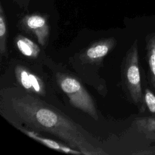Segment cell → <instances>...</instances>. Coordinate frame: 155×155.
<instances>
[{
  "instance_id": "cell-1",
  "label": "cell",
  "mask_w": 155,
  "mask_h": 155,
  "mask_svg": "<svg viewBox=\"0 0 155 155\" xmlns=\"http://www.w3.org/2000/svg\"><path fill=\"white\" fill-rule=\"evenodd\" d=\"M11 104L17 116L30 129L51 134L82 154H106L88 140L81 127L40 99L26 94L12 98Z\"/></svg>"
},
{
  "instance_id": "cell-2",
  "label": "cell",
  "mask_w": 155,
  "mask_h": 155,
  "mask_svg": "<svg viewBox=\"0 0 155 155\" xmlns=\"http://www.w3.org/2000/svg\"><path fill=\"white\" fill-rule=\"evenodd\" d=\"M57 81L73 106L86 113L95 120H98V114L94 101L78 80L69 75L58 74Z\"/></svg>"
},
{
  "instance_id": "cell-3",
  "label": "cell",
  "mask_w": 155,
  "mask_h": 155,
  "mask_svg": "<svg viewBox=\"0 0 155 155\" xmlns=\"http://www.w3.org/2000/svg\"><path fill=\"white\" fill-rule=\"evenodd\" d=\"M19 26L24 31L33 34L42 46L46 44L50 31L49 16L47 13L36 12L26 14L19 21Z\"/></svg>"
},
{
  "instance_id": "cell-4",
  "label": "cell",
  "mask_w": 155,
  "mask_h": 155,
  "mask_svg": "<svg viewBox=\"0 0 155 155\" xmlns=\"http://www.w3.org/2000/svg\"><path fill=\"white\" fill-rule=\"evenodd\" d=\"M125 82L130 93L134 101L137 102L141 97L140 76L138 66L137 48L133 46L127 58L124 68Z\"/></svg>"
},
{
  "instance_id": "cell-5",
  "label": "cell",
  "mask_w": 155,
  "mask_h": 155,
  "mask_svg": "<svg viewBox=\"0 0 155 155\" xmlns=\"http://www.w3.org/2000/svg\"><path fill=\"white\" fill-rule=\"evenodd\" d=\"M15 76L19 84L27 91L40 96L45 94L42 81L26 67L17 65L15 68Z\"/></svg>"
},
{
  "instance_id": "cell-6",
  "label": "cell",
  "mask_w": 155,
  "mask_h": 155,
  "mask_svg": "<svg viewBox=\"0 0 155 155\" xmlns=\"http://www.w3.org/2000/svg\"><path fill=\"white\" fill-rule=\"evenodd\" d=\"M115 42L114 38H108L93 43L84 51L83 59L88 62L101 61L113 48Z\"/></svg>"
},
{
  "instance_id": "cell-7",
  "label": "cell",
  "mask_w": 155,
  "mask_h": 155,
  "mask_svg": "<svg viewBox=\"0 0 155 155\" xmlns=\"http://www.w3.org/2000/svg\"><path fill=\"white\" fill-rule=\"evenodd\" d=\"M14 125L18 130H19L21 131L25 134L28 137L41 143L42 144L47 146L50 148H52L54 150H56L62 153H66L74 154H82V153L79 150H75L69 146H67L65 144H62L60 142L54 141V140H52L51 139L45 137L39 134L35 131H33L31 130H28L25 128H22L21 127H18V125L16 124H15Z\"/></svg>"
},
{
  "instance_id": "cell-8",
  "label": "cell",
  "mask_w": 155,
  "mask_h": 155,
  "mask_svg": "<svg viewBox=\"0 0 155 155\" xmlns=\"http://www.w3.org/2000/svg\"><path fill=\"white\" fill-rule=\"evenodd\" d=\"M15 44L18 50L24 56L36 58L40 53V48L31 39L21 35L16 36Z\"/></svg>"
},
{
  "instance_id": "cell-9",
  "label": "cell",
  "mask_w": 155,
  "mask_h": 155,
  "mask_svg": "<svg viewBox=\"0 0 155 155\" xmlns=\"http://www.w3.org/2000/svg\"><path fill=\"white\" fill-rule=\"evenodd\" d=\"M7 36V24L5 10L0 2V53L1 56H5L7 53L6 41Z\"/></svg>"
},
{
  "instance_id": "cell-10",
  "label": "cell",
  "mask_w": 155,
  "mask_h": 155,
  "mask_svg": "<svg viewBox=\"0 0 155 155\" xmlns=\"http://www.w3.org/2000/svg\"><path fill=\"white\" fill-rule=\"evenodd\" d=\"M150 41L147 53L148 62L150 72L154 82H155V36H154Z\"/></svg>"
},
{
  "instance_id": "cell-11",
  "label": "cell",
  "mask_w": 155,
  "mask_h": 155,
  "mask_svg": "<svg viewBox=\"0 0 155 155\" xmlns=\"http://www.w3.org/2000/svg\"><path fill=\"white\" fill-rule=\"evenodd\" d=\"M145 101L149 110L151 113H155V96L148 89L145 91Z\"/></svg>"
},
{
  "instance_id": "cell-12",
  "label": "cell",
  "mask_w": 155,
  "mask_h": 155,
  "mask_svg": "<svg viewBox=\"0 0 155 155\" xmlns=\"http://www.w3.org/2000/svg\"><path fill=\"white\" fill-rule=\"evenodd\" d=\"M15 3H16L21 8L27 10L30 5V0H12Z\"/></svg>"
}]
</instances>
